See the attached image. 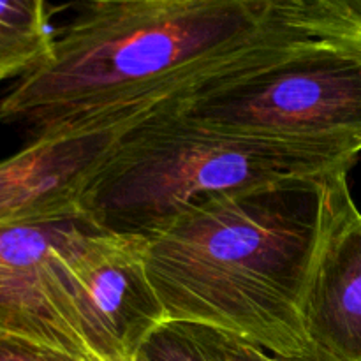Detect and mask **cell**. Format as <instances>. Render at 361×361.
<instances>
[{
    "mask_svg": "<svg viewBox=\"0 0 361 361\" xmlns=\"http://www.w3.org/2000/svg\"><path fill=\"white\" fill-rule=\"evenodd\" d=\"M143 236L97 231L73 268V307L92 361H137L145 342L168 323L143 257Z\"/></svg>",
    "mask_w": 361,
    "mask_h": 361,
    "instance_id": "6",
    "label": "cell"
},
{
    "mask_svg": "<svg viewBox=\"0 0 361 361\" xmlns=\"http://www.w3.org/2000/svg\"><path fill=\"white\" fill-rule=\"evenodd\" d=\"M0 101L37 136L102 127L348 32L309 0H83Z\"/></svg>",
    "mask_w": 361,
    "mask_h": 361,
    "instance_id": "1",
    "label": "cell"
},
{
    "mask_svg": "<svg viewBox=\"0 0 361 361\" xmlns=\"http://www.w3.org/2000/svg\"><path fill=\"white\" fill-rule=\"evenodd\" d=\"M97 231L83 212L0 222V331L90 360L74 316L73 268Z\"/></svg>",
    "mask_w": 361,
    "mask_h": 361,
    "instance_id": "5",
    "label": "cell"
},
{
    "mask_svg": "<svg viewBox=\"0 0 361 361\" xmlns=\"http://www.w3.org/2000/svg\"><path fill=\"white\" fill-rule=\"evenodd\" d=\"M328 178L208 197L143 236L148 281L168 321L274 355H310L303 298Z\"/></svg>",
    "mask_w": 361,
    "mask_h": 361,
    "instance_id": "2",
    "label": "cell"
},
{
    "mask_svg": "<svg viewBox=\"0 0 361 361\" xmlns=\"http://www.w3.org/2000/svg\"><path fill=\"white\" fill-rule=\"evenodd\" d=\"M224 345H226V355H228V361H324L316 353H310L305 356H281L274 355V353L263 351L254 345L243 344V342L235 341L231 337L224 335Z\"/></svg>",
    "mask_w": 361,
    "mask_h": 361,
    "instance_id": "13",
    "label": "cell"
},
{
    "mask_svg": "<svg viewBox=\"0 0 361 361\" xmlns=\"http://www.w3.org/2000/svg\"><path fill=\"white\" fill-rule=\"evenodd\" d=\"M0 361H90L66 349L0 331Z\"/></svg>",
    "mask_w": 361,
    "mask_h": 361,
    "instance_id": "11",
    "label": "cell"
},
{
    "mask_svg": "<svg viewBox=\"0 0 361 361\" xmlns=\"http://www.w3.org/2000/svg\"><path fill=\"white\" fill-rule=\"evenodd\" d=\"M358 159L324 145L197 126L161 106L90 180L80 210L106 233L147 236L208 197L317 182L349 173Z\"/></svg>",
    "mask_w": 361,
    "mask_h": 361,
    "instance_id": "3",
    "label": "cell"
},
{
    "mask_svg": "<svg viewBox=\"0 0 361 361\" xmlns=\"http://www.w3.org/2000/svg\"><path fill=\"white\" fill-rule=\"evenodd\" d=\"M53 37L46 0H0V81L37 67Z\"/></svg>",
    "mask_w": 361,
    "mask_h": 361,
    "instance_id": "9",
    "label": "cell"
},
{
    "mask_svg": "<svg viewBox=\"0 0 361 361\" xmlns=\"http://www.w3.org/2000/svg\"><path fill=\"white\" fill-rule=\"evenodd\" d=\"M348 175L326 182V217L303 298L310 348L324 361H361V214Z\"/></svg>",
    "mask_w": 361,
    "mask_h": 361,
    "instance_id": "8",
    "label": "cell"
},
{
    "mask_svg": "<svg viewBox=\"0 0 361 361\" xmlns=\"http://www.w3.org/2000/svg\"><path fill=\"white\" fill-rule=\"evenodd\" d=\"M159 109L78 133L37 136L0 161V222L81 212L80 200L90 180L123 137Z\"/></svg>",
    "mask_w": 361,
    "mask_h": 361,
    "instance_id": "7",
    "label": "cell"
},
{
    "mask_svg": "<svg viewBox=\"0 0 361 361\" xmlns=\"http://www.w3.org/2000/svg\"><path fill=\"white\" fill-rule=\"evenodd\" d=\"M137 361H228L224 335L168 321L145 342Z\"/></svg>",
    "mask_w": 361,
    "mask_h": 361,
    "instance_id": "10",
    "label": "cell"
},
{
    "mask_svg": "<svg viewBox=\"0 0 361 361\" xmlns=\"http://www.w3.org/2000/svg\"><path fill=\"white\" fill-rule=\"evenodd\" d=\"M326 16L337 21L349 37L361 41V0H309Z\"/></svg>",
    "mask_w": 361,
    "mask_h": 361,
    "instance_id": "12",
    "label": "cell"
},
{
    "mask_svg": "<svg viewBox=\"0 0 361 361\" xmlns=\"http://www.w3.org/2000/svg\"><path fill=\"white\" fill-rule=\"evenodd\" d=\"M203 127L361 155V41L328 37L162 104Z\"/></svg>",
    "mask_w": 361,
    "mask_h": 361,
    "instance_id": "4",
    "label": "cell"
}]
</instances>
